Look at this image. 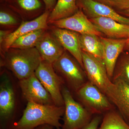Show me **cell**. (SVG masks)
I'll list each match as a JSON object with an SVG mask.
<instances>
[{
    "instance_id": "6da1fadb",
    "label": "cell",
    "mask_w": 129,
    "mask_h": 129,
    "mask_svg": "<svg viewBox=\"0 0 129 129\" xmlns=\"http://www.w3.org/2000/svg\"><path fill=\"white\" fill-rule=\"evenodd\" d=\"M64 106L42 105L28 102L21 117L14 124L13 129H34L48 124L61 129L60 120L64 114Z\"/></svg>"
},
{
    "instance_id": "7a4b0ae2",
    "label": "cell",
    "mask_w": 129,
    "mask_h": 129,
    "mask_svg": "<svg viewBox=\"0 0 129 129\" xmlns=\"http://www.w3.org/2000/svg\"><path fill=\"white\" fill-rule=\"evenodd\" d=\"M42 60L36 47L25 49L10 48L5 52L2 64L20 80L34 74Z\"/></svg>"
},
{
    "instance_id": "3957f363",
    "label": "cell",
    "mask_w": 129,
    "mask_h": 129,
    "mask_svg": "<svg viewBox=\"0 0 129 129\" xmlns=\"http://www.w3.org/2000/svg\"><path fill=\"white\" fill-rule=\"evenodd\" d=\"M52 66L69 90L75 93L88 81L84 69L76 59L66 50Z\"/></svg>"
},
{
    "instance_id": "277c9868",
    "label": "cell",
    "mask_w": 129,
    "mask_h": 129,
    "mask_svg": "<svg viewBox=\"0 0 129 129\" xmlns=\"http://www.w3.org/2000/svg\"><path fill=\"white\" fill-rule=\"evenodd\" d=\"M65 111L61 129H81L91 120L92 114L74 99L69 89L63 86Z\"/></svg>"
},
{
    "instance_id": "5b68a950",
    "label": "cell",
    "mask_w": 129,
    "mask_h": 129,
    "mask_svg": "<svg viewBox=\"0 0 129 129\" xmlns=\"http://www.w3.org/2000/svg\"><path fill=\"white\" fill-rule=\"evenodd\" d=\"M16 99L15 91L10 78L3 73L0 84L1 129H13L16 122L14 114Z\"/></svg>"
},
{
    "instance_id": "8992f818",
    "label": "cell",
    "mask_w": 129,
    "mask_h": 129,
    "mask_svg": "<svg viewBox=\"0 0 129 129\" xmlns=\"http://www.w3.org/2000/svg\"><path fill=\"white\" fill-rule=\"evenodd\" d=\"M76 94L82 105L92 114L101 115L113 109L107 96L88 80Z\"/></svg>"
},
{
    "instance_id": "52a82bcc",
    "label": "cell",
    "mask_w": 129,
    "mask_h": 129,
    "mask_svg": "<svg viewBox=\"0 0 129 129\" xmlns=\"http://www.w3.org/2000/svg\"><path fill=\"white\" fill-rule=\"evenodd\" d=\"M35 74L50 94L55 105L64 106L62 90L64 83L54 70L52 64L42 60Z\"/></svg>"
},
{
    "instance_id": "ba28073f",
    "label": "cell",
    "mask_w": 129,
    "mask_h": 129,
    "mask_svg": "<svg viewBox=\"0 0 129 129\" xmlns=\"http://www.w3.org/2000/svg\"><path fill=\"white\" fill-rule=\"evenodd\" d=\"M84 69L88 80L107 95L113 82L102 59L82 51Z\"/></svg>"
},
{
    "instance_id": "9c48e42d",
    "label": "cell",
    "mask_w": 129,
    "mask_h": 129,
    "mask_svg": "<svg viewBox=\"0 0 129 129\" xmlns=\"http://www.w3.org/2000/svg\"><path fill=\"white\" fill-rule=\"evenodd\" d=\"M22 95L28 102L42 105H55L50 94L44 88L35 73L19 80Z\"/></svg>"
},
{
    "instance_id": "30bf717a",
    "label": "cell",
    "mask_w": 129,
    "mask_h": 129,
    "mask_svg": "<svg viewBox=\"0 0 129 129\" xmlns=\"http://www.w3.org/2000/svg\"><path fill=\"white\" fill-rule=\"evenodd\" d=\"M52 23L56 27L72 30L80 34H91L100 37L103 35L84 12L80 10L70 17L54 21Z\"/></svg>"
},
{
    "instance_id": "8fae6325",
    "label": "cell",
    "mask_w": 129,
    "mask_h": 129,
    "mask_svg": "<svg viewBox=\"0 0 129 129\" xmlns=\"http://www.w3.org/2000/svg\"><path fill=\"white\" fill-rule=\"evenodd\" d=\"M76 3L90 18L105 17L129 25V18L122 16L108 5L94 0H76Z\"/></svg>"
},
{
    "instance_id": "7c38bea8",
    "label": "cell",
    "mask_w": 129,
    "mask_h": 129,
    "mask_svg": "<svg viewBox=\"0 0 129 129\" xmlns=\"http://www.w3.org/2000/svg\"><path fill=\"white\" fill-rule=\"evenodd\" d=\"M100 39L103 46V60L111 80L117 61L124 50L128 39H114L103 36Z\"/></svg>"
},
{
    "instance_id": "4fadbf2b",
    "label": "cell",
    "mask_w": 129,
    "mask_h": 129,
    "mask_svg": "<svg viewBox=\"0 0 129 129\" xmlns=\"http://www.w3.org/2000/svg\"><path fill=\"white\" fill-rule=\"evenodd\" d=\"M112 82L106 95L129 124V85L120 80Z\"/></svg>"
},
{
    "instance_id": "5bb4252c",
    "label": "cell",
    "mask_w": 129,
    "mask_h": 129,
    "mask_svg": "<svg viewBox=\"0 0 129 129\" xmlns=\"http://www.w3.org/2000/svg\"><path fill=\"white\" fill-rule=\"evenodd\" d=\"M52 35L64 49L76 59L84 69L82 50L79 38L80 34L72 30L55 27L52 28Z\"/></svg>"
},
{
    "instance_id": "9a60e30c",
    "label": "cell",
    "mask_w": 129,
    "mask_h": 129,
    "mask_svg": "<svg viewBox=\"0 0 129 129\" xmlns=\"http://www.w3.org/2000/svg\"><path fill=\"white\" fill-rule=\"evenodd\" d=\"M97 30L108 38L128 39L129 25L118 22L113 19L105 17L89 18Z\"/></svg>"
},
{
    "instance_id": "2e32d148",
    "label": "cell",
    "mask_w": 129,
    "mask_h": 129,
    "mask_svg": "<svg viewBox=\"0 0 129 129\" xmlns=\"http://www.w3.org/2000/svg\"><path fill=\"white\" fill-rule=\"evenodd\" d=\"M35 47L42 60L52 64L60 57L65 50L53 35L45 32L40 39Z\"/></svg>"
},
{
    "instance_id": "e0dca14e",
    "label": "cell",
    "mask_w": 129,
    "mask_h": 129,
    "mask_svg": "<svg viewBox=\"0 0 129 129\" xmlns=\"http://www.w3.org/2000/svg\"><path fill=\"white\" fill-rule=\"evenodd\" d=\"M50 13L49 11H46L34 20L22 22L18 28L12 32L4 41L3 44L5 52L10 48L12 44L19 37L34 30L46 28Z\"/></svg>"
},
{
    "instance_id": "ac0fdd59",
    "label": "cell",
    "mask_w": 129,
    "mask_h": 129,
    "mask_svg": "<svg viewBox=\"0 0 129 129\" xmlns=\"http://www.w3.org/2000/svg\"><path fill=\"white\" fill-rule=\"evenodd\" d=\"M78 11L76 0H57L49 14L48 21L53 22L73 15Z\"/></svg>"
},
{
    "instance_id": "d6986e66",
    "label": "cell",
    "mask_w": 129,
    "mask_h": 129,
    "mask_svg": "<svg viewBox=\"0 0 129 129\" xmlns=\"http://www.w3.org/2000/svg\"><path fill=\"white\" fill-rule=\"evenodd\" d=\"M79 38L82 51L103 60V46L100 36L91 34H80Z\"/></svg>"
},
{
    "instance_id": "ffe728a7",
    "label": "cell",
    "mask_w": 129,
    "mask_h": 129,
    "mask_svg": "<svg viewBox=\"0 0 129 129\" xmlns=\"http://www.w3.org/2000/svg\"><path fill=\"white\" fill-rule=\"evenodd\" d=\"M117 80L129 85V49L123 51L117 61L112 81Z\"/></svg>"
},
{
    "instance_id": "44dd1931",
    "label": "cell",
    "mask_w": 129,
    "mask_h": 129,
    "mask_svg": "<svg viewBox=\"0 0 129 129\" xmlns=\"http://www.w3.org/2000/svg\"><path fill=\"white\" fill-rule=\"evenodd\" d=\"M7 3L10 8L24 13L40 12L45 6L42 0H10Z\"/></svg>"
},
{
    "instance_id": "7402d4cb",
    "label": "cell",
    "mask_w": 129,
    "mask_h": 129,
    "mask_svg": "<svg viewBox=\"0 0 129 129\" xmlns=\"http://www.w3.org/2000/svg\"><path fill=\"white\" fill-rule=\"evenodd\" d=\"M99 129H129V124L119 113L112 110L105 113Z\"/></svg>"
},
{
    "instance_id": "603a6c76",
    "label": "cell",
    "mask_w": 129,
    "mask_h": 129,
    "mask_svg": "<svg viewBox=\"0 0 129 129\" xmlns=\"http://www.w3.org/2000/svg\"><path fill=\"white\" fill-rule=\"evenodd\" d=\"M45 33V29H40L23 35L17 39L12 44L10 48L25 49L35 47Z\"/></svg>"
},
{
    "instance_id": "cb8c5ba5",
    "label": "cell",
    "mask_w": 129,
    "mask_h": 129,
    "mask_svg": "<svg viewBox=\"0 0 129 129\" xmlns=\"http://www.w3.org/2000/svg\"><path fill=\"white\" fill-rule=\"evenodd\" d=\"M8 8L5 7H1L0 12V24L2 25H12L17 23L16 17Z\"/></svg>"
},
{
    "instance_id": "d4e9b609",
    "label": "cell",
    "mask_w": 129,
    "mask_h": 129,
    "mask_svg": "<svg viewBox=\"0 0 129 129\" xmlns=\"http://www.w3.org/2000/svg\"><path fill=\"white\" fill-rule=\"evenodd\" d=\"M102 119L101 115H97L92 118L90 122L88 124L81 129H98L99 124L101 123Z\"/></svg>"
},
{
    "instance_id": "484cf974",
    "label": "cell",
    "mask_w": 129,
    "mask_h": 129,
    "mask_svg": "<svg viewBox=\"0 0 129 129\" xmlns=\"http://www.w3.org/2000/svg\"><path fill=\"white\" fill-rule=\"evenodd\" d=\"M112 3L114 7L119 9L120 11L129 8V0H109Z\"/></svg>"
},
{
    "instance_id": "4316f807",
    "label": "cell",
    "mask_w": 129,
    "mask_h": 129,
    "mask_svg": "<svg viewBox=\"0 0 129 129\" xmlns=\"http://www.w3.org/2000/svg\"><path fill=\"white\" fill-rule=\"evenodd\" d=\"M45 5L46 11H52L55 6L56 0H42Z\"/></svg>"
},
{
    "instance_id": "83f0119b",
    "label": "cell",
    "mask_w": 129,
    "mask_h": 129,
    "mask_svg": "<svg viewBox=\"0 0 129 129\" xmlns=\"http://www.w3.org/2000/svg\"><path fill=\"white\" fill-rule=\"evenodd\" d=\"M11 32L9 30H1L0 31V43L1 45L3 44L8 36Z\"/></svg>"
},
{
    "instance_id": "f1b7e54d",
    "label": "cell",
    "mask_w": 129,
    "mask_h": 129,
    "mask_svg": "<svg viewBox=\"0 0 129 129\" xmlns=\"http://www.w3.org/2000/svg\"><path fill=\"white\" fill-rule=\"evenodd\" d=\"M94 1L108 5L111 7H114V5H113L112 3L109 0H94Z\"/></svg>"
},
{
    "instance_id": "f546056e",
    "label": "cell",
    "mask_w": 129,
    "mask_h": 129,
    "mask_svg": "<svg viewBox=\"0 0 129 129\" xmlns=\"http://www.w3.org/2000/svg\"><path fill=\"white\" fill-rule=\"evenodd\" d=\"M54 127L48 124H44L40 125L34 129H53Z\"/></svg>"
},
{
    "instance_id": "4dcf8cb0",
    "label": "cell",
    "mask_w": 129,
    "mask_h": 129,
    "mask_svg": "<svg viewBox=\"0 0 129 129\" xmlns=\"http://www.w3.org/2000/svg\"><path fill=\"white\" fill-rule=\"evenodd\" d=\"M120 12L121 14H123L125 16H126V17L129 18V8L124 11H120Z\"/></svg>"
},
{
    "instance_id": "1f68e13d",
    "label": "cell",
    "mask_w": 129,
    "mask_h": 129,
    "mask_svg": "<svg viewBox=\"0 0 129 129\" xmlns=\"http://www.w3.org/2000/svg\"><path fill=\"white\" fill-rule=\"evenodd\" d=\"M129 49V38L128 39L127 44H126V46L124 50H127V49Z\"/></svg>"
},
{
    "instance_id": "d6a6232c",
    "label": "cell",
    "mask_w": 129,
    "mask_h": 129,
    "mask_svg": "<svg viewBox=\"0 0 129 129\" xmlns=\"http://www.w3.org/2000/svg\"><path fill=\"white\" fill-rule=\"evenodd\" d=\"M1 1H2V2H8L10 0H1Z\"/></svg>"
}]
</instances>
